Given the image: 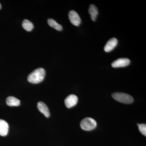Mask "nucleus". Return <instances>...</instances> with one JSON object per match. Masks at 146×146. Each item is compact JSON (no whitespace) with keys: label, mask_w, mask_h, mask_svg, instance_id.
<instances>
[{"label":"nucleus","mask_w":146,"mask_h":146,"mask_svg":"<svg viewBox=\"0 0 146 146\" xmlns=\"http://www.w3.org/2000/svg\"><path fill=\"white\" fill-rule=\"evenodd\" d=\"M139 130L144 136H146V125L145 124H138Z\"/></svg>","instance_id":"14"},{"label":"nucleus","mask_w":146,"mask_h":146,"mask_svg":"<svg viewBox=\"0 0 146 146\" xmlns=\"http://www.w3.org/2000/svg\"><path fill=\"white\" fill-rule=\"evenodd\" d=\"M9 125L5 121L0 119V136H4L8 134Z\"/></svg>","instance_id":"9"},{"label":"nucleus","mask_w":146,"mask_h":146,"mask_svg":"<svg viewBox=\"0 0 146 146\" xmlns=\"http://www.w3.org/2000/svg\"><path fill=\"white\" fill-rule=\"evenodd\" d=\"M46 75V72L43 68H39L33 71L28 77L29 82L33 84H37L42 82Z\"/></svg>","instance_id":"1"},{"label":"nucleus","mask_w":146,"mask_h":146,"mask_svg":"<svg viewBox=\"0 0 146 146\" xmlns=\"http://www.w3.org/2000/svg\"><path fill=\"white\" fill-rule=\"evenodd\" d=\"M130 60L127 58H120L115 60L112 63V66L114 68H123L129 65Z\"/></svg>","instance_id":"4"},{"label":"nucleus","mask_w":146,"mask_h":146,"mask_svg":"<svg viewBox=\"0 0 146 146\" xmlns=\"http://www.w3.org/2000/svg\"><path fill=\"white\" fill-rule=\"evenodd\" d=\"M22 26L23 28L27 31H31L34 27L33 24L27 19H25L23 21Z\"/></svg>","instance_id":"13"},{"label":"nucleus","mask_w":146,"mask_h":146,"mask_svg":"<svg viewBox=\"0 0 146 146\" xmlns=\"http://www.w3.org/2000/svg\"><path fill=\"white\" fill-rule=\"evenodd\" d=\"M89 13L91 16L92 21H96L97 16L98 14V11L96 7L94 5H91L89 7Z\"/></svg>","instance_id":"11"},{"label":"nucleus","mask_w":146,"mask_h":146,"mask_svg":"<svg viewBox=\"0 0 146 146\" xmlns=\"http://www.w3.org/2000/svg\"><path fill=\"white\" fill-rule=\"evenodd\" d=\"M78 102V98L74 94L70 95L65 100V104L68 108H71L76 105Z\"/></svg>","instance_id":"6"},{"label":"nucleus","mask_w":146,"mask_h":146,"mask_svg":"<svg viewBox=\"0 0 146 146\" xmlns=\"http://www.w3.org/2000/svg\"><path fill=\"white\" fill-rule=\"evenodd\" d=\"M2 6H1V4L0 3V9H1Z\"/></svg>","instance_id":"15"},{"label":"nucleus","mask_w":146,"mask_h":146,"mask_svg":"<svg viewBox=\"0 0 146 146\" xmlns=\"http://www.w3.org/2000/svg\"><path fill=\"white\" fill-rule=\"evenodd\" d=\"M69 18L71 23L76 26H78L81 23V19L78 14L75 11H70L69 13Z\"/></svg>","instance_id":"5"},{"label":"nucleus","mask_w":146,"mask_h":146,"mask_svg":"<svg viewBox=\"0 0 146 146\" xmlns=\"http://www.w3.org/2000/svg\"><path fill=\"white\" fill-rule=\"evenodd\" d=\"M97 126L96 120L90 117L84 119L80 123V127L83 130L90 131L94 129Z\"/></svg>","instance_id":"3"},{"label":"nucleus","mask_w":146,"mask_h":146,"mask_svg":"<svg viewBox=\"0 0 146 146\" xmlns=\"http://www.w3.org/2000/svg\"><path fill=\"white\" fill-rule=\"evenodd\" d=\"M112 97L115 100L125 104H131L134 101L133 97L125 93L120 92L114 93L112 94Z\"/></svg>","instance_id":"2"},{"label":"nucleus","mask_w":146,"mask_h":146,"mask_svg":"<svg viewBox=\"0 0 146 146\" xmlns=\"http://www.w3.org/2000/svg\"><path fill=\"white\" fill-rule=\"evenodd\" d=\"M6 104L9 106H18L21 104V101L15 97L9 96L7 98Z\"/></svg>","instance_id":"10"},{"label":"nucleus","mask_w":146,"mask_h":146,"mask_svg":"<svg viewBox=\"0 0 146 146\" xmlns=\"http://www.w3.org/2000/svg\"><path fill=\"white\" fill-rule=\"evenodd\" d=\"M118 44V40L116 38H111L108 41L104 47V50L106 52H108L111 51L116 47Z\"/></svg>","instance_id":"7"},{"label":"nucleus","mask_w":146,"mask_h":146,"mask_svg":"<svg viewBox=\"0 0 146 146\" xmlns=\"http://www.w3.org/2000/svg\"><path fill=\"white\" fill-rule=\"evenodd\" d=\"M48 24L49 25L58 31H61L63 29V27L60 24L58 23L54 19L50 18L48 21Z\"/></svg>","instance_id":"12"},{"label":"nucleus","mask_w":146,"mask_h":146,"mask_svg":"<svg viewBox=\"0 0 146 146\" xmlns=\"http://www.w3.org/2000/svg\"><path fill=\"white\" fill-rule=\"evenodd\" d=\"M37 107L39 111L44 115L46 117H49L50 116V112L48 108L44 103L42 102H39L37 104Z\"/></svg>","instance_id":"8"}]
</instances>
